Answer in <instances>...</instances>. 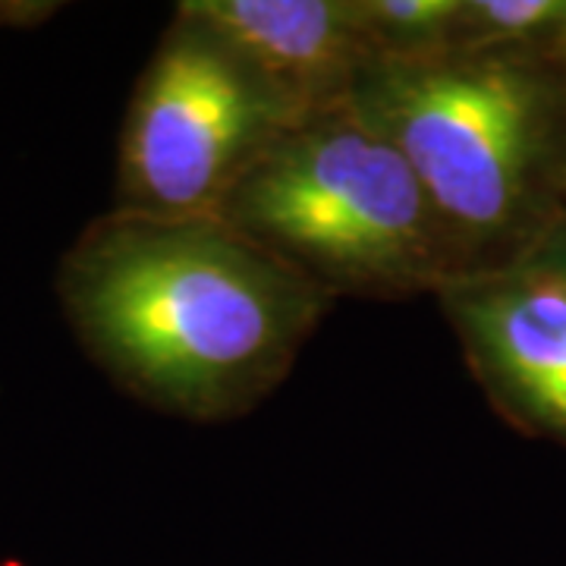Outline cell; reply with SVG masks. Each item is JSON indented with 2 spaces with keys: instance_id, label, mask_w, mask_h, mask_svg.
Masks as SVG:
<instances>
[{
  "instance_id": "cell-1",
  "label": "cell",
  "mask_w": 566,
  "mask_h": 566,
  "mask_svg": "<svg viewBox=\"0 0 566 566\" xmlns=\"http://www.w3.org/2000/svg\"><path fill=\"white\" fill-rule=\"evenodd\" d=\"M70 303L145 403L230 422L286 381L334 296L218 214L120 211L80 249Z\"/></svg>"
},
{
  "instance_id": "cell-2",
  "label": "cell",
  "mask_w": 566,
  "mask_h": 566,
  "mask_svg": "<svg viewBox=\"0 0 566 566\" xmlns=\"http://www.w3.org/2000/svg\"><path fill=\"white\" fill-rule=\"evenodd\" d=\"M353 102L419 177L463 274L510 259L566 211V82L547 48L375 63Z\"/></svg>"
},
{
  "instance_id": "cell-3",
  "label": "cell",
  "mask_w": 566,
  "mask_h": 566,
  "mask_svg": "<svg viewBox=\"0 0 566 566\" xmlns=\"http://www.w3.org/2000/svg\"><path fill=\"white\" fill-rule=\"evenodd\" d=\"M218 218L337 296L409 300L463 274L412 167L356 102L286 126Z\"/></svg>"
},
{
  "instance_id": "cell-4",
  "label": "cell",
  "mask_w": 566,
  "mask_h": 566,
  "mask_svg": "<svg viewBox=\"0 0 566 566\" xmlns=\"http://www.w3.org/2000/svg\"><path fill=\"white\" fill-rule=\"evenodd\" d=\"M296 120L262 76L180 3L129 104L123 211L218 214L245 170Z\"/></svg>"
},
{
  "instance_id": "cell-5",
  "label": "cell",
  "mask_w": 566,
  "mask_h": 566,
  "mask_svg": "<svg viewBox=\"0 0 566 566\" xmlns=\"http://www.w3.org/2000/svg\"><path fill=\"white\" fill-rule=\"evenodd\" d=\"M438 300L497 416L566 447V211L504 262L447 281Z\"/></svg>"
},
{
  "instance_id": "cell-6",
  "label": "cell",
  "mask_w": 566,
  "mask_h": 566,
  "mask_svg": "<svg viewBox=\"0 0 566 566\" xmlns=\"http://www.w3.org/2000/svg\"><path fill=\"white\" fill-rule=\"evenodd\" d=\"M300 120L353 102L371 66L353 0H186Z\"/></svg>"
},
{
  "instance_id": "cell-7",
  "label": "cell",
  "mask_w": 566,
  "mask_h": 566,
  "mask_svg": "<svg viewBox=\"0 0 566 566\" xmlns=\"http://www.w3.org/2000/svg\"><path fill=\"white\" fill-rule=\"evenodd\" d=\"M460 3L463 0H353L375 63L422 61L450 51Z\"/></svg>"
},
{
  "instance_id": "cell-8",
  "label": "cell",
  "mask_w": 566,
  "mask_h": 566,
  "mask_svg": "<svg viewBox=\"0 0 566 566\" xmlns=\"http://www.w3.org/2000/svg\"><path fill=\"white\" fill-rule=\"evenodd\" d=\"M564 29V0H463L453 48H547L560 44Z\"/></svg>"
},
{
  "instance_id": "cell-9",
  "label": "cell",
  "mask_w": 566,
  "mask_h": 566,
  "mask_svg": "<svg viewBox=\"0 0 566 566\" xmlns=\"http://www.w3.org/2000/svg\"><path fill=\"white\" fill-rule=\"evenodd\" d=\"M560 48H564V54H566V29H564V35H560Z\"/></svg>"
}]
</instances>
